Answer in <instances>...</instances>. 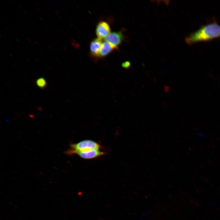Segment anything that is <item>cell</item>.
<instances>
[{"label": "cell", "instance_id": "49", "mask_svg": "<svg viewBox=\"0 0 220 220\" xmlns=\"http://www.w3.org/2000/svg\"><path fill=\"white\" fill-rule=\"evenodd\" d=\"M26 50L28 51H29V50L28 49H26Z\"/></svg>", "mask_w": 220, "mask_h": 220}, {"label": "cell", "instance_id": "33", "mask_svg": "<svg viewBox=\"0 0 220 220\" xmlns=\"http://www.w3.org/2000/svg\"><path fill=\"white\" fill-rule=\"evenodd\" d=\"M21 16L24 18L25 17L24 15L22 14H21Z\"/></svg>", "mask_w": 220, "mask_h": 220}, {"label": "cell", "instance_id": "35", "mask_svg": "<svg viewBox=\"0 0 220 220\" xmlns=\"http://www.w3.org/2000/svg\"><path fill=\"white\" fill-rule=\"evenodd\" d=\"M54 40H55L56 42H58V41L57 40V39L56 38H54Z\"/></svg>", "mask_w": 220, "mask_h": 220}, {"label": "cell", "instance_id": "23", "mask_svg": "<svg viewBox=\"0 0 220 220\" xmlns=\"http://www.w3.org/2000/svg\"><path fill=\"white\" fill-rule=\"evenodd\" d=\"M51 20L54 24H56V23L53 20V19H51Z\"/></svg>", "mask_w": 220, "mask_h": 220}, {"label": "cell", "instance_id": "5", "mask_svg": "<svg viewBox=\"0 0 220 220\" xmlns=\"http://www.w3.org/2000/svg\"><path fill=\"white\" fill-rule=\"evenodd\" d=\"M110 29L108 24L106 22L101 21L97 24L96 33L98 38L101 39L105 38L110 32Z\"/></svg>", "mask_w": 220, "mask_h": 220}, {"label": "cell", "instance_id": "11", "mask_svg": "<svg viewBox=\"0 0 220 220\" xmlns=\"http://www.w3.org/2000/svg\"><path fill=\"white\" fill-rule=\"evenodd\" d=\"M4 28L5 30H7V31H9V32H10V33H12L10 29H9L8 28H7V27H4Z\"/></svg>", "mask_w": 220, "mask_h": 220}, {"label": "cell", "instance_id": "40", "mask_svg": "<svg viewBox=\"0 0 220 220\" xmlns=\"http://www.w3.org/2000/svg\"><path fill=\"white\" fill-rule=\"evenodd\" d=\"M13 9L15 10H16V11H17V9L15 7H14Z\"/></svg>", "mask_w": 220, "mask_h": 220}, {"label": "cell", "instance_id": "19", "mask_svg": "<svg viewBox=\"0 0 220 220\" xmlns=\"http://www.w3.org/2000/svg\"><path fill=\"white\" fill-rule=\"evenodd\" d=\"M6 42L10 46H11L12 45V43L8 41Z\"/></svg>", "mask_w": 220, "mask_h": 220}, {"label": "cell", "instance_id": "1", "mask_svg": "<svg viewBox=\"0 0 220 220\" xmlns=\"http://www.w3.org/2000/svg\"><path fill=\"white\" fill-rule=\"evenodd\" d=\"M220 37V25L216 22L203 26L185 38L187 44L191 45L197 42L208 41Z\"/></svg>", "mask_w": 220, "mask_h": 220}, {"label": "cell", "instance_id": "44", "mask_svg": "<svg viewBox=\"0 0 220 220\" xmlns=\"http://www.w3.org/2000/svg\"><path fill=\"white\" fill-rule=\"evenodd\" d=\"M42 40L44 42H46V41L44 39H42Z\"/></svg>", "mask_w": 220, "mask_h": 220}, {"label": "cell", "instance_id": "14", "mask_svg": "<svg viewBox=\"0 0 220 220\" xmlns=\"http://www.w3.org/2000/svg\"><path fill=\"white\" fill-rule=\"evenodd\" d=\"M45 13L48 16H49L50 18L51 19H53L51 16L50 15H49L47 12H45Z\"/></svg>", "mask_w": 220, "mask_h": 220}, {"label": "cell", "instance_id": "2", "mask_svg": "<svg viewBox=\"0 0 220 220\" xmlns=\"http://www.w3.org/2000/svg\"><path fill=\"white\" fill-rule=\"evenodd\" d=\"M70 147V149L73 150L85 152L98 150L101 148V146L98 143L93 141L86 140L77 143L71 144Z\"/></svg>", "mask_w": 220, "mask_h": 220}, {"label": "cell", "instance_id": "27", "mask_svg": "<svg viewBox=\"0 0 220 220\" xmlns=\"http://www.w3.org/2000/svg\"><path fill=\"white\" fill-rule=\"evenodd\" d=\"M33 5H34V6L35 7H38V6H37V5H36V3H33Z\"/></svg>", "mask_w": 220, "mask_h": 220}, {"label": "cell", "instance_id": "24", "mask_svg": "<svg viewBox=\"0 0 220 220\" xmlns=\"http://www.w3.org/2000/svg\"><path fill=\"white\" fill-rule=\"evenodd\" d=\"M5 1L7 4H9V2L8 1L5 0Z\"/></svg>", "mask_w": 220, "mask_h": 220}, {"label": "cell", "instance_id": "38", "mask_svg": "<svg viewBox=\"0 0 220 220\" xmlns=\"http://www.w3.org/2000/svg\"><path fill=\"white\" fill-rule=\"evenodd\" d=\"M39 12L41 15L43 16V14L41 12Z\"/></svg>", "mask_w": 220, "mask_h": 220}, {"label": "cell", "instance_id": "48", "mask_svg": "<svg viewBox=\"0 0 220 220\" xmlns=\"http://www.w3.org/2000/svg\"><path fill=\"white\" fill-rule=\"evenodd\" d=\"M26 60L28 61H29V60L27 58H26Z\"/></svg>", "mask_w": 220, "mask_h": 220}, {"label": "cell", "instance_id": "28", "mask_svg": "<svg viewBox=\"0 0 220 220\" xmlns=\"http://www.w3.org/2000/svg\"><path fill=\"white\" fill-rule=\"evenodd\" d=\"M4 43L5 44V45H6V46H9L8 44H7V43L6 42H5Z\"/></svg>", "mask_w": 220, "mask_h": 220}, {"label": "cell", "instance_id": "26", "mask_svg": "<svg viewBox=\"0 0 220 220\" xmlns=\"http://www.w3.org/2000/svg\"><path fill=\"white\" fill-rule=\"evenodd\" d=\"M3 37L5 38L6 39H8V38L7 37H6V36L3 35Z\"/></svg>", "mask_w": 220, "mask_h": 220}, {"label": "cell", "instance_id": "7", "mask_svg": "<svg viewBox=\"0 0 220 220\" xmlns=\"http://www.w3.org/2000/svg\"><path fill=\"white\" fill-rule=\"evenodd\" d=\"M113 49L107 42L104 41L102 43L99 52V57H104L109 54Z\"/></svg>", "mask_w": 220, "mask_h": 220}, {"label": "cell", "instance_id": "46", "mask_svg": "<svg viewBox=\"0 0 220 220\" xmlns=\"http://www.w3.org/2000/svg\"><path fill=\"white\" fill-rule=\"evenodd\" d=\"M36 60L38 62L39 61V60H38V59L36 58Z\"/></svg>", "mask_w": 220, "mask_h": 220}, {"label": "cell", "instance_id": "36", "mask_svg": "<svg viewBox=\"0 0 220 220\" xmlns=\"http://www.w3.org/2000/svg\"><path fill=\"white\" fill-rule=\"evenodd\" d=\"M45 4L47 6H49V4L48 3H47V2H45Z\"/></svg>", "mask_w": 220, "mask_h": 220}, {"label": "cell", "instance_id": "9", "mask_svg": "<svg viewBox=\"0 0 220 220\" xmlns=\"http://www.w3.org/2000/svg\"><path fill=\"white\" fill-rule=\"evenodd\" d=\"M122 66L126 69L129 68L130 66V63L128 61H126L122 63Z\"/></svg>", "mask_w": 220, "mask_h": 220}, {"label": "cell", "instance_id": "18", "mask_svg": "<svg viewBox=\"0 0 220 220\" xmlns=\"http://www.w3.org/2000/svg\"><path fill=\"white\" fill-rule=\"evenodd\" d=\"M48 47L51 50L52 49V46L50 45L49 44L48 46Z\"/></svg>", "mask_w": 220, "mask_h": 220}, {"label": "cell", "instance_id": "37", "mask_svg": "<svg viewBox=\"0 0 220 220\" xmlns=\"http://www.w3.org/2000/svg\"><path fill=\"white\" fill-rule=\"evenodd\" d=\"M35 10L37 12H39V11H38V9H37V8H35Z\"/></svg>", "mask_w": 220, "mask_h": 220}, {"label": "cell", "instance_id": "22", "mask_svg": "<svg viewBox=\"0 0 220 220\" xmlns=\"http://www.w3.org/2000/svg\"><path fill=\"white\" fill-rule=\"evenodd\" d=\"M24 21L27 24H29L28 22L26 20L24 19Z\"/></svg>", "mask_w": 220, "mask_h": 220}, {"label": "cell", "instance_id": "52", "mask_svg": "<svg viewBox=\"0 0 220 220\" xmlns=\"http://www.w3.org/2000/svg\"><path fill=\"white\" fill-rule=\"evenodd\" d=\"M55 31L56 33L57 32V31H56L55 30V31Z\"/></svg>", "mask_w": 220, "mask_h": 220}, {"label": "cell", "instance_id": "15", "mask_svg": "<svg viewBox=\"0 0 220 220\" xmlns=\"http://www.w3.org/2000/svg\"><path fill=\"white\" fill-rule=\"evenodd\" d=\"M54 13L56 14V15H59V13L57 11L54 10Z\"/></svg>", "mask_w": 220, "mask_h": 220}, {"label": "cell", "instance_id": "25", "mask_svg": "<svg viewBox=\"0 0 220 220\" xmlns=\"http://www.w3.org/2000/svg\"><path fill=\"white\" fill-rule=\"evenodd\" d=\"M16 32L17 35H19V32L18 30L17 29H16Z\"/></svg>", "mask_w": 220, "mask_h": 220}, {"label": "cell", "instance_id": "31", "mask_svg": "<svg viewBox=\"0 0 220 220\" xmlns=\"http://www.w3.org/2000/svg\"><path fill=\"white\" fill-rule=\"evenodd\" d=\"M36 5H37L38 7H40V6L39 5L38 3H36Z\"/></svg>", "mask_w": 220, "mask_h": 220}, {"label": "cell", "instance_id": "21", "mask_svg": "<svg viewBox=\"0 0 220 220\" xmlns=\"http://www.w3.org/2000/svg\"><path fill=\"white\" fill-rule=\"evenodd\" d=\"M39 54L43 58H44V56L41 53H39Z\"/></svg>", "mask_w": 220, "mask_h": 220}, {"label": "cell", "instance_id": "29", "mask_svg": "<svg viewBox=\"0 0 220 220\" xmlns=\"http://www.w3.org/2000/svg\"><path fill=\"white\" fill-rule=\"evenodd\" d=\"M18 6H19V7H20L21 9H23V8H22V6L20 5L19 4V5H18Z\"/></svg>", "mask_w": 220, "mask_h": 220}, {"label": "cell", "instance_id": "50", "mask_svg": "<svg viewBox=\"0 0 220 220\" xmlns=\"http://www.w3.org/2000/svg\"><path fill=\"white\" fill-rule=\"evenodd\" d=\"M40 19L41 20H42V21L43 20H42V18H40Z\"/></svg>", "mask_w": 220, "mask_h": 220}, {"label": "cell", "instance_id": "45", "mask_svg": "<svg viewBox=\"0 0 220 220\" xmlns=\"http://www.w3.org/2000/svg\"><path fill=\"white\" fill-rule=\"evenodd\" d=\"M15 44H16V45L18 47H19V45L18 44H17V43H16Z\"/></svg>", "mask_w": 220, "mask_h": 220}, {"label": "cell", "instance_id": "6", "mask_svg": "<svg viewBox=\"0 0 220 220\" xmlns=\"http://www.w3.org/2000/svg\"><path fill=\"white\" fill-rule=\"evenodd\" d=\"M102 43L101 40L99 38H95L91 42L90 46V50L93 55L99 57Z\"/></svg>", "mask_w": 220, "mask_h": 220}, {"label": "cell", "instance_id": "16", "mask_svg": "<svg viewBox=\"0 0 220 220\" xmlns=\"http://www.w3.org/2000/svg\"><path fill=\"white\" fill-rule=\"evenodd\" d=\"M51 42L53 46H56V43H55L53 41H52Z\"/></svg>", "mask_w": 220, "mask_h": 220}, {"label": "cell", "instance_id": "10", "mask_svg": "<svg viewBox=\"0 0 220 220\" xmlns=\"http://www.w3.org/2000/svg\"><path fill=\"white\" fill-rule=\"evenodd\" d=\"M27 40H28V41L31 44L33 45V43L31 41V40L28 37H27Z\"/></svg>", "mask_w": 220, "mask_h": 220}, {"label": "cell", "instance_id": "39", "mask_svg": "<svg viewBox=\"0 0 220 220\" xmlns=\"http://www.w3.org/2000/svg\"><path fill=\"white\" fill-rule=\"evenodd\" d=\"M42 35L43 36H44V37H45L46 36L45 35L44 33H42Z\"/></svg>", "mask_w": 220, "mask_h": 220}, {"label": "cell", "instance_id": "30", "mask_svg": "<svg viewBox=\"0 0 220 220\" xmlns=\"http://www.w3.org/2000/svg\"><path fill=\"white\" fill-rule=\"evenodd\" d=\"M17 13L18 14V15H19L20 16H21V14L20 13L17 12Z\"/></svg>", "mask_w": 220, "mask_h": 220}, {"label": "cell", "instance_id": "51", "mask_svg": "<svg viewBox=\"0 0 220 220\" xmlns=\"http://www.w3.org/2000/svg\"><path fill=\"white\" fill-rule=\"evenodd\" d=\"M58 18H59L60 19H61V18L60 17L58 16Z\"/></svg>", "mask_w": 220, "mask_h": 220}, {"label": "cell", "instance_id": "42", "mask_svg": "<svg viewBox=\"0 0 220 220\" xmlns=\"http://www.w3.org/2000/svg\"><path fill=\"white\" fill-rule=\"evenodd\" d=\"M31 54L32 55V56H35V54H34L33 53H31Z\"/></svg>", "mask_w": 220, "mask_h": 220}, {"label": "cell", "instance_id": "8", "mask_svg": "<svg viewBox=\"0 0 220 220\" xmlns=\"http://www.w3.org/2000/svg\"><path fill=\"white\" fill-rule=\"evenodd\" d=\"M37 86L41 89L45 88L47 86V82L45 79L41 77L37 79L36 81Z\"/></svg>", "mask_w": 220, "mask_h": 220}, {"label": "cell", "instance_id": "47", "mask_svg": "<svg viewBox=\"0 0 220 220\" xmlns=\"http://www.w3.org/2000/svg\"><path fill=\"white\" fill-rule=\"evenodd\" d=\"M1 13L2 14V15H4V14H3V13L1 12Z\"/></svg>", "mask_w": 220, "mask_h": 220}, {"label": "cell", "instance_id": "34", "mask_svg": "<svg viewBox=\"0 0 220 220\" xmlns=\"http://www.w3.org/2000/svg\"><path fill=\"white\" fill-rule=\"evenodd\" d=\"M0 37L1 38H2L3 37V36L1 34H0Z\"/></svg>", "mask_w": 220, "mask_h": 220}, {"label": "cell", "instance_id": "41", "mask_svg": "<svg viewBox=\"0 0 220 220\" xmlns=\"http://www.w3.org/2000/svg\"><path fill=\"white\" fill-rule=\"evenodd\" d=\"M29 13L31 16H33V14L31 13L30 12H29Z\"/></svg>", "mask_w": 220, "mask_h": 220}, {"label": "cell", "instance_id": "3", "mask_svg": "<svg viewBox=\"0 0 220 220\" xmlns=\"http://www.w3.org/2000/svg\"><path fill=\"white\" fill-rule=\"evenodd\" d=\"M65 153L68 155L76 154L82 158L86 159H91L96 158L104 155L105 153L99 150L82 152L79 151L68 149L65 152Z\"/></svg>", "mask_w": 220, "mask_h": 220}, {"label": "cell", "instance_id": "20", "mask_svg": "<svg viewBox=\"0 0 220 220\" xmlns=\"http://www.w3.org/2000/svg\"><path fill=\"white\" fill-rule=\"evenodd\" d=\"M34 42H35L37 45H38V46L39 45V44H38V43L35 40H34Z\"/></svg>", "mask_w": 220, "mask_h": 220}, {"label": "cell", "instance_id": "32", "mask_svg": "<svg viewBox=\"0 0 220 220\" xmlns=\"http://www.w3.org/2000/svg\"><path fill=\"white\" fill-rule=\"evenodd\" d=\"M43 29H44V30L45 32H48V31H47V30L46 29H45V28H44Z\"/></svg>", "mask_w": 220, "mask_h": 220}, {"label": "cell", "instance_id": "13", "mask_svg": "<svg viewBox=\"0 0 220 220\" xmlns=\"http://www.w3.org/2000/svg\"><path fill=\"white\" fill-rule=\"evenodd\" d=\"M0 17H1V18L2 20H4L6 22H8V20H7L6 19H5V18H3L2 16H0Z\"/></svg>", "mask_w": 220, "mask_h": 220}, {"label": "cell", "instance_id": "43", "mask_svg": "<svg viewBox=\"0 0 220 220\" xmlns=\"http://www.w3.org/2000/svg\"><path fill=\"white\" fill-rule=\"evenodd\" d=\"M52 50L54 52L56 53V51L54 50V49H52Z\"/></svg>", "mask_w": 220, "mask_h": 220}, {"label": "cell", "instance_id": "12", "mask_svg": "<svg viewBox=\"0 0 220 220\" xmlns=\"http://www.w3.org/2000/svg\"><path fill=\"white\" fill-rule=\"evenodd\" d=\"M8 1L9 2V3H14L15 4H16V2H15V1H14L13 0H8Z\"/></svg>", "mask_w": 220, "mask_h": 220}, {"label": "cell", "instance_id": "17", "mask_svg": "<svg viewBox=\"0 0 220 220\" xmlns=\"http://www.w3.org/2000/svg\"><path fill=\"white\" fill-rule=\"evenodd\" d=\"M37 9H38V11L39 12H41L43 13V11L40 8H37Z\"/></svg>", "mask_w": 220, "mask_h": 220}, {"label": "cell", "instance_id": "4", "mask_svg": "<svg viewBox=\"0 0 220 220\" xmlns=\"http://www.w3.org/2000/svg\"><path fill=\"white\" fill-rule=\"evenodd\" d=\"M123 38L122 32L119 31L110 32L104 39L113 49H116L121 43Z\"/></svg>", "mask_w": 220, "mask_h": 220}]
</instances>
